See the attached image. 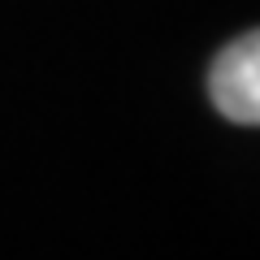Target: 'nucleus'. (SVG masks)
<instances>
[{"mask_svg":"<svg viewBox=\"0 0 260 260\" xmlns=\"http://www.w3.org/2000/svg\"><path fill=\"white\" fill-rule=\"evenodd\" d=\"M208 91L221 117L239 121V126H256L260 121V39L239 35L234 44L221 48L208 74Z\"/></svg>","mask_w":260,"mask_h":260,"instance_id":"f257e3e1","label":"nucleus"}]
</instances>
